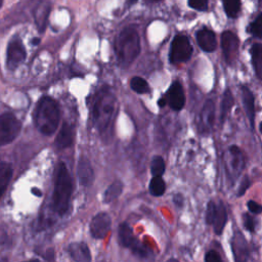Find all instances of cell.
Returning a JSON list of instances; mask_svg holds the SVG:
<instances>
[{
  "instance_id": "obj_4",
  "label": "cell",
  "mask_w": 262,
  "mask_h": 262,
  "mask_svg": "<svg viewBox=\"0 0 262 262\" xmlns=\"http://www.w3.org/2000/svg\"><path fill=\"white\" fill-rule=\"evenodd\" d=\"M72 192V177L66 164L63 162H59L56 167L54 189L52 194V208L55 213L63 216L68 212Z\"/></svg>"
},
{
  "instance_id": "obj_6",
  "label": "cell",
  "mask_w": 262,
  "mask_h": 262,
  "mask_svg": "<svg viewBox=\"0 0 262 262\" xmlns=\"http://www.w3.org/2000/svg\"><path fill=\"white\" fill-rule=\"evenodd\" d=\"M21 129L20 121L12 113L0 115V146L12 142Z\"/></svg>"
},
{
  "instance_id": "obj_20",
  "label": "cell",
  "mask_w": 262,
  "mask_h": 262,
  "mask_svg": "<svg viewBox=\"0 0 262 262\" xmlns=\"http://www.w3.org/2000/svg\"><path fill=\"white\" fill-rule=\"evenodd\" d=\"M118 237H119V243L122 247L130 249L134 243L137 241L136 237L133 234V231L131 227L127 223H121L118 228Z\"/></svg>"
},
{
  "instance_id": "obj_11",
  "label": "cell",
  "mask_w": 262,
  "mask_h": 262,
  "mask_svg": "<svg viewBox=\"0 0 262 262\" xmlns=\"http://www.w3.org/2000/svg\"><path fill=\"white\" fill-rule=\"evenodd\" d=\"M51 10L50 0H36L32 7V14L39 33H43L47 27Z\"/></svg>"
},
{
  "instance_id": "obj_33",
  "label": "cell",
  "mask_w": 262,
  "mask_h": 262,
  "mask_svg": "<svg viewBox=\"0 0 262 262\" xmlns=\"http://www.w3.org/2000/svg\"><path fill=\"white\" fill-rule=\"evenodd\" d=\"M190 8L199 11H206L208 9V0H187Z\"/></svg>"
},
{
  "instance_id": "obj_12",
  "label": "cell",
  "mask_w": 262,
  "mask_h": 262,
  "mask_svg": "<svg viewBox=\"0 0 262 262\" xmlns=\"http://www.w3.org/2000/svg\"><path fill=\"white\" fill-rule=\"evenodd\" d=\"M214 118H215V104L213 100L208 99L201 111L199 118V130L203 134H208L211 132L214 126Z\"/></svg>"
},
{
  "instance_id": "obj_25",
  "label": "cell",
  "mask_w": 262,
  "mask_h": 262,
  "mask_svg": "<svg viewBox=\"0 0 262 262\" xmlns=\"http://www.w3.org/2000/svg\"><path fill=\"white\" fill-rule=\"evenodd\" d=\"M123 183L120 180H116L113 183H111L104 193H103V203H112L114 200H116L123 191Z\"/></svg>"
},
{
  "instance_id": "obj_31",
  "label": "cell",
  "mask_w": 262,
  "mask_h": 262,
  "mask_svg": "<svg viewBox=\"0 0 262 262\" xmlns=\"http://www.w3.org/2000/svg\"><path fill=\"white\" fill-rule=\"evenodd\" d=\"M261 25H262L261 14H258L257 17L249 26V28H248L249 33H251L254 37L260 39L261 38Z\"/></svg>"
},
{
  "instance_id": "obj_2",
  "label": "cell",
  "mask_w": 262,
  "mask_h": 262,
  "mask_svg": "<svg viewBox=\"0 0 262 262\" xmlns=\"http://www.w3.org/2000/svg\"><path fill=\"white\" fill-rule=\"evenodd\" d=\"M59 120L60 110L57 102L49 96H43L38 101L34 112L36 128L43 135L50 136L56 131Z\"/></svg>"
},
{
  "instance_id": "obj_18",
  "label": "cell",
  "mask_w": 262,
  "mask_h": 262,
  "mask_svg": "<svg viewBox=\"0 0 262 262\" xmlns=\"http://www.w3.org/2000/svg\"><path fill=\"white\" fill-rule=\"evenodd\" d=\"M242 101L252 128L255 127V97L247 86H242Z\"/></svg>"
},
{
  "instance_id": "obj_27",
  "label": "cell",
  "mask_w": 262,
  "mask_h": 262,
  "mask_svg": "<svg viewBox=\"0 0 262 262\" xmlns=\"http://www.w3.org/2000/svg\"><path fill=\"white\" fill-rule=\"evenodd\" d=\"M223 8L228 17L234 18L241 10V0H222Z\"/></svg>"
},
{
  "instance_id": "obj_38",
  "label": "cell",
  "mask_w": 262,
  "mask_h": 262,
  "mask_svg": "<svg viewBox=\"0 0 262 262\" xmlns=\"http://www.w3.org/2000/svg\"><path fill=\"white\" fill-rule=\"evenodd\" d=\"M173 203L177 206V207H182L183 206V203H184V199L182 196L181 193H176L174 196H173Z\"/></svg>"
},
{
  "instance_id": "obj_17",
  "label": "cell",
  "mask_w": 262,
  "mask_h": 262,
  "mask_svg": "<svg viewBox=\"0 0 262 262\" xmlns=\"http://www.w3.org/2000/svg\"><path fill=\"white\" fill-rule=\"evenodd\" d=\"M70 257L76 262H89L91 261V254L88 246L83 242L72 243L68 247Z\"/></svg>"
},
{
  "instance_id": "obj_24",
  "label": "cell",
  "mask_w": 262,
  "mask_h": 262,
  "mask_svg": "<svg viewBox=\"0 0 262 262\" xmlns=\"http://www.w3.org/2000/svg\"><path fill=\"white\" fill-rule=\"evenodd\" d=\"M12 168L8 163H0V199L6 191V188L12 177Z\"/></svg>"
},
{
  "instance_id": "obj_3",
  "label": "cell",
  "mask_w": 262,
  "mask_h": 262,
  "mask_svg": "<svg viewBox=\"0 0 262 262\" xmlns=\"http://www.w3.org/2000/svg\"><path fill=\"white\" fill-rule=\"evenodd\" d=\"M115 53L121 67L131 64L140 53V38L133 27L124 28L115 39Z\"/></svg>"
},
{
  "instance_id": "obj_39",
  "label": "cell",
  "mask_w": 262,
  "mask_h": 262,
  "mask_svg": "<svg viewBox=\"0 0 262 262\" xmlns=\"http://www.w3.org/2000/svg\"><path fill=\"white\" fill-rule=\"evenodd\" d=\"M32 193L35 194L36 196H41L42 195V191L39 188H37V187H33L32 188Z\"/></svg>"
},
{
  "instance_id": "obj_40",
  "label": "cell",
  "mask_w": 262,
  "mask_h": 262,
  "mask_svg": "<svg viewBox=\"0 0 262 262\" xmlns=\"http://www.w3.org/2000/svg\"><path fill=\"white\" fill-rule=\"evenodd\" d=\"M166 103H167L166 97H162V98H160V100L158 101V104H159V106H161V107H163Z\"/></svg>"
},
{
  "instance_id": "obj_7",
  "label": "cell",
  "mask_w": 262,
  "mask_h": 262,
  "mask_svg": "<svg viewBox=\"0 0 262 262\" xmlns=\"http://www.w3.org/2000/svg\"><path fill=\"white\" fill-rule=\"evenodd\" d=\"M226 174L231 181H234L246 167V159L243 151L236 145H230L224 156Z\"/></svg>"
},
{
  "instance_id": "obj_8",
  "label": "cell",
  "mask_w": 262,
  "mask_h": 262,
  "mask_svg": "<svg viewBox=\"0 0 262 262\" xmlns=\"http://www.w3.org/2000/svg\"><path fill=\"white\" fill-rule=\"evenodd\" d=\"M27 52L21 39L18 36H14L10 39L6 49V68L10 71L15 70L26 59Z\"/></svg>"
},
{
  "instance_id": "obj_29",
  "label": "cell",
  "mask_w": 262,
  "mask_h": 262,
  "mask_svg": "<svg viewBox=\"0 0 262 262\" xmlns=\"http://www.w3.org/2000/svg\"><path fill=\"white\" fill-rule=\"evenodd\" d=\"M165 161L160 156H155L150 163V172L152 176H162L165 173Z\"/></svg>"
},
{
  "instance_id": "obj_35",
  "label": "cell",
  "mask_w": 262,
  "mask_h": 262,
  "mask_svg": "<svg viewBox=\"0 0 262 262\" xmlns=\"http://www.w3.org/2000/svg\"><path fill=\"white\" fill-rule=\"evenodd\" d=\"M251 185V181H250V178L248 176H245L243 178V180L241 181L239 183V186H238V189H237V193L236 195L237 196H242L245 194V192L247 191V189L250 187Z\"/></svg>"
},
{
  "instance_id": "obj_22",
  "label": "cell",
  "mask_w": 262,
  "mask_h": 262,
  "mask_svg": "<svg viewBox=\"0 0 262 262\" xmlns=\"http://www.w3.org/2000/svg\"><path fill=\"white\" fill-rule=\"evenodd\" d=\"M252 64L256 76L259 80L262 79V47L260 43L253 44L251 48Z\"/></svg>"
},
{
  "instance_id": "obj_36",
  "label": "cell",
  "mask_w": 262,
  "mask_h": 262,
  "mask_svg": "<svg viewBox=\"0 0 262 262\" xmlns=\"http://www.w3.org/2000/svg\"><path fill=\"white\" fill-rule=\"evenodd\" d=\"M205 261L206 262H220L221 258L216 251L210 250L205 255Z\"/></svg>"
},
{
  "instance_id": "obj_30",
  "label": "cell",
  "mask_w": 262,
  "mask_h": 262,
  "mask_svg": "<svg viewBox=\"0 0 262 262\" xmlns=\"http://www.w3.org/2000/svg\"><path fill=\"white\" fill-rule=\"evenodd\" d=\"M130 250L134 256H136L140 259H144L149 256L148 248H146L144 245H142L138 239L134 243V245L130 248Z\"/></svg>"
},
{
  "instance_id": "obj_44",
  "label": "cell",
  "mask_w": 262,
  "mask_h": 262,
  "mask_svg": "<svg viewBox=\"0 0 262 262\" xmlns=\"http://www.w3.org/2000/svg\"><path fill=\"white\" fill-rule=\"evenodd\" d=\"M2 4H3V0H0V7L2 6Z\"/></svg>"
},
{
  "instance_id": "obj_5",
  "label": "cell",
  "mask_w": 262,
  "mask_h": 262,
  "mask_svg": "<svg viewBox=\"0 0 262 262\" xmlns=\"http://www.w3.org/2000/svg\"><path fill=\"white\" fill-rule=\"evenodd\" d=\"M192 54V45L185 35H176L171 42L169 60L173 64L187 61Z\"/></svg>"
},
{
  "instance_id": "obj_19",
  "label": "cell",
  "mask_w": 262,
  "mask_h": 262,
  "mask_svg": "<svg viewBox=\"0 0 262 262\" xmlns=\"http://www.w3.org/2000/svg\"><path fill=\"white\" fill-rule=\"evenodd\" d=\"M73 139H74L73 129L69 123L64 122L55 138V145L58 148L69 147L73 143Z\"/></svg>"
},
{
  "instance_id": "obj_37",
  "label": "cell",
  "mask_w": 262,
  "mask_h": 262,
  "mask_svg": "<svg viewBox=\"0 0 262 262\" xmlns=\"http://www.w3.org/2000/svg\"><path fill=\"white\" fill-rule=\"evenodd\" d=\"M247 206H248L249 211H250L251 213H253V214L258 215V214H260L261 211H262L261 206H260L257 202H255V201H252V200L249 201L248 204H247Z\"/></svg>"
},
{
  "instance_id": "obj_21",
  "label": "cell",
  "mask_w": 262,
  "mask_h": 262,
  "mask_svg": "<svg viewBox=\"0 0 262 262\" xmlns=\"http://www.w3.org/2000/svg\"><path fill=\"white\" fill-rule=\"evenodd\" d=\"M227 221V213L226 209L222 202H219L218 205H216V213L214 217V221L212 223L214 231L216 234H221L223 232L224 226Z\"/></svg>"
},
{
  "instance_id": "obj_15",
  "label": "cell",
  "mask_w": 262,
  "mask_h": 262,
  "mask_svg": "<svg viewBox=\"0 0 262 262\" xmlns=\"http://www.w3.org/2000/svg\"><path fill=\"white\" fill-rule=\"evenodd\" d=\"M195 39L202 50L205 52H213L217 47V39L215 33L208 29L202 28L195 33Z\"/></svg>"
},
{
  "instance_id": "obj_42",
  "label": "cell",
  "mask_w": 262,
  "mask_h": 262,
  "mask_svg": "<svg viewBox=\"0 0 262 262\" xmlns=\"http://www.w3.org/2000/svg\"><path fill=\"white\" fill-rule=\"evenodd\" d=\"M136 1H137V0H127V4H128V5H132V4H134Z\"/></svg>"
},
{
  "instance_id": "obj_10",
  "label": "cell",
  "mask_w": 262,
  "mask_h": 262,
  "mask_svg": "<svg viewBox=\"0 0 262 262\" xmlns=\"http://www.w3.org/2000/svg\"><path fill=\"white\" fill-rule=\"evenodd\" d=\"M238 38L231 31H224L221 35V48L227 64H232L238 54Z\"/></svg>"
},
{
  "instance_id": "obj_1",
  "label": "cell",
  "mask_w": 262,
  "mask_h": 262,
  "mask_svg": "<svg viewBox=\"0 0 262 262\" xmlns=\"http://www.w3.org/2000/svg\"><path fill=\"white\" fill-rule=\"evenodd\" d=\"M117 113V98L112 88L101 87L95 97L92 107L94 126L104 140H111L113 136L114 122Z\"/></svg>"
},
{
  "instance_id": "obj_26",
  "label": "cell",
  "mask_w": 262,
  "mask_h": 262,
  "mask_svg": "<svg viewBox=\"0 0 262 262\" xmlns=\"http://www.w3.org/2000/svg\"><path fill=\"white\" fill-rule=\"evenodd\" d=\"M148 189L151 195L154 196H161L166 191V183L163 180L162 176H152Z\"/></svg>"
},
{
  "instance_id": "obj_32",
  "label": "cell",
  "mask_w": 262,
  "mask_h": 262,
  "mask_svg": "<svg viewBox=\"0 0 262 262\" xmlns=\"http://www.w3.org/2000/svg\"><path fill=\"white\" fill-rule=\"evenodd\" d=\"M215 213H216V204L213 201H210L207 205V210H206V222H207V224L212 225V223L214 221Z\"/></svg>"
},
{
  "instance_id": "obj_13",
  "label": "cell",
  "mask_w": 262,
  "mask_h": 262,
  "mask_svg": "<svg viewBox=\"0 0 262 262\" xmlns=\"http://www.w3.org/2000/svg\"><path fill=\"white\" fill-rule=\"evenodd\" d=\"M166 100L173 111H180L185 104V94L183 87L179 81H175L169 87Z\"/></svg>"
},
{
  "instance_id": "obj_41",
  "label": "cell",
  "mask_w": 262,
  "mask_h": 262,
  "mask_svg": "<svg viewBox=\"0 0 262 262\" xmlns=\"http://www.w3.org/2000/svg\"><path fill=\"white\" fill-rule=\"evenodd\" d=\"M39 42H40V39H39V38H34V39L32 40V44H34V45L39 44Z\"/></svg>"
},
{
  "instance_id": "obj_9",
  "label": "cell",
  "mask_w": 262,
  "mask_h": 262,
  "mask_svg": "<svg viewBox=\"0 0 262 262\" xmlns=\"http://www.w3.org/2000/svg\"><path fill=\"white\" fill-rule=\"evenodd\" d=\"M112 218L106 212L97 213L90 221L89 230L93 238L102 239L111 230Z\"/></svg>"
},
{
  "instance_id": "obj_16",
  "label": "cell",
  "mask_w": 262,
  "mask_h": 262,
  "mask_svg": "<svg viewBox=\"0 0 262 262\" xmlns=\"http://www.w3.org/2000/svg\"><path fill=\"white\" fill-rule=\"evenodd\" d=\"M231 247L232 252L234 256V260L238 262L247 261L249 258V250H248V244L245 239L242 232L236 231L232 237L231 241Z\"/></svg>"
},
{
  "instance_id": "obj_34",
  "label": "cell",
  "mask_w": 262,
  "mask_h": 262,
  "mask_svg": "<svg viewBox=\"0 0 262 262\" xmlns=\"http://www.w3.org/2000/svg\"><path fill=\"white\" fill-rule=\"evenodd\" d=\"M243 224H244V227L248 231L253 232L255 230V221H254L253 217L248 213H245L243 215Z\"/></svg>"
},
{
  "instance_id": "obj_14",
  "label": "cell",
  "mask_w": 262,
  "mask_h": 262,
  "mask_svg": "<svg viewBox=\"0 0 262 262\" xmlns=\"http://www.w3.org/2000/svg\"><path fill=\"white\" fill-rule=\"evenodd\" d=\"M77 175L81 185L90 186L94 181V171L91 166L90 161L85 157L81 156L78 161Z\"/></svg>"
},
{
  "instance_id": "obj_43",
  "label": "cell",
  "mask_w": 262,
  "mask_h": 262,
  "mask_svg": "<svg viewBox=\"0 0 262 262\" xmlns=\"http://www.w3.org/2000/svg\"><path fill=\"white\" fill-rule=\"evenodd\" d=\"M149 2H158V1H161V0H147Z\"/></svg>"
},
{
  "instance_id": "obj_28",
  "label": "cell",
  "mask_w": 262,
  "mask_h": 262,
  "mask_svg": "<svg viewBox=\"0 0 262 262\" xmlns=\"http://www.w3.org/2000/svg\"><path fill=\"white\" fill-rule=\"evenodd\" d=\"M130 87L134 92L139 94L147 93L149 91L148 83L141 77H133L130 81Z\"/></svg>"
},
{
  "instance_id": "obj_23",
  "label": "cell",
  "mask_w": 262,
  "mask_h": 262,
  "mask_svg": "<svg viewBox=\"0 0 262 262\" xmlns=\"http://www.w3.org/2000/svg\"><path fill=\"white\" fill-rule=\"evenodd\" d=\"M233 104H234V97L232 95V92L230 89H226L222 94L221 103H220V122L221 123H224Z\"/></svg>"
}]
</instances>
